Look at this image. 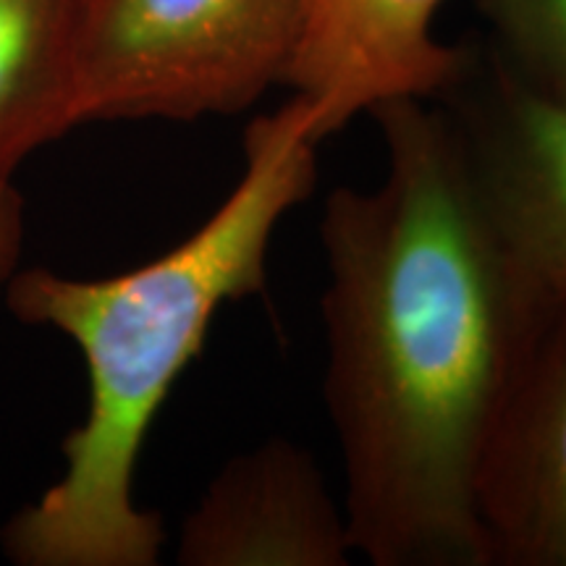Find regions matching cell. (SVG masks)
<instances>
[{
	"label": "cell",
	"instance_id": "6da1fadb",
	"mask_svg": "<svg viewBox=\"0 0 566 566\" xmlns=\"http://www.w3.org/2000/svg\"><path fill=\"white\" fill-rule=\"evenodd\" d=\"M370 116L378 187L325 197V380L354 554L375 566H491L480 480L554 296L499 244L454 126L428 101Z\"/></svg>",
	"mask_w": 566,
	"mask_h": 566
},
{
	"label": "cell",
	"instance_id": "7a4b0ae2",
	"mask_svg": "<svg viewBox=\"0 0 566 566\" xmlns=\"http://www.w3.org/2000/svg\"><path fill=\"white\" fill-rule=\"evenodd\" d=\"M317 137L300 97L244 129V171L179 244L108 279L21 265L3 304L21 325L51 328L82 354L84 420L63 438V472L13 514L0 543L21 566H155L163 522L137 504V467L163 405L218 310L265 289L283 218L313 195Z\"/></svg>",
	"mask_w": 566,
	"mask_h": 566
},
{
	"label": "cell",
	"instance_id": "3957f363",
	"mask_svg": "<svg viewBox=\"0 0 566 566\" xmlns=\"http://www.w3.org/2000/svg\"><path fill=\"white\" fill-rule=\"evenodd\" d=\"M302 0H82L76 116L200 122L283 84Z\"/></svg>",
	"mask_w": 566,
	"mask_h": 566
},
{
	"label": "cell",
	"instance_id": "277c9868",
	"mask_svg": "<svg viewBox=\"0 0 566 566\" xmlns=\"http://www.w3.org/2000/svg\"><path fill=\"white\" fill-rule=\"evenodd\" d=\"M467 179L488 226L530 283L566 292V105L537 95L495 61L446 92Z\"/></svg>",
	"mask_w": 566,
	"mask_h": 566
},
{
	"label": "cell",
	"instance_id": "5b68a950",
	"mask_svg": "<svg viewBox=\"0 0 566 566\" xmlns=\"http://www.w3.org/2000/svg\"><path fill=\"white\" fill-rule=\"evenodd\" d=\"M443 0H302L283 84L307 105L321 142L394 101H438L470 55L436 38Z\"/></svg>",
	"mask_w": 566,
	"mask_h": 566
},
{
	"label": "cell",
	"instance_id": "8992f818",
	"mask_svg": "<svg viewBox=\"0 0 566 566\" xmlns=\"http://www.w3.org/2000/svg\"><path fill=\"white\" fill-rule=\"evenodd\" d=\"M352 556L344 504L289 438L229 459L184 516L176 546L184 566H346Z\"/></svg>",
	"mask_w": 566,
	"mask_h": 566
},
{
	"label": "cell",
	"instance_id": "52a82bcc",
	"mask_svg": "<svg viewBox=\"0 0 566 566\" xmlns=\"http://www.w3.org/2000/svg\"><path fill=\"white\" fill-rule=\"evenodd\" d=\"M480 520L491 566H566V292L551 300L501 415Z\"/></svg>",
	"mask_w": 566,
	"mask_h": 566
},
{
	"label": "cell",
	"instance_id": "ba28073f",
	"mask_svg": "<svg viewBox=\"0 0 566 566\" xmlns=\"http://www.w3.org/2000/svg\"><path fill=\"white\" fill-rule=\"evenodd\" d=\"M82 0H0V192L27 160L80 129Z\"/></svg>",
	"mask_w": 566,
	"mask_h": 566
},
{
	"label": "cell",
	"instance_id": "9c48e42d",
	"mask_svg": "<svg viewBox=\"0 0 566 566\" xmlns=\"http://www.w3.org/2000/svg\"><path fill=\"white\" fill-rule=\"evenodd\" d=\"M495 61L537 95L566 105V0H480Z\"/></svg>",
	"mask_w": 566,
	"mask_h": 566
},
{
	"label": "cell",
	"instance_id": "30bf717a",
	"mask_svg": "<svg viewBox=\"0 0 566 566\" xmlns=\"http://www.w3.org/2000/svg\"><path fill=\"white\" fill-rule=\"evenodd\" d=\"M27 247V200L21 189L13 187L0 192V302L13 273L21 268Z\"/></svg>",
	"mask_w": 566,
	"mask_h": 566
}]
</instances>
